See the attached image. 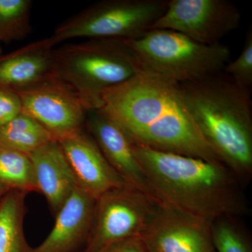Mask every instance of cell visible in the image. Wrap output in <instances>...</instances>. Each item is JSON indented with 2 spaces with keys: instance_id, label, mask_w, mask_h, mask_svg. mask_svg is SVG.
<instances>
[{
  "instance_id": "obj_7",
  "label": "cell",
  "mask_w": 252,
  "mask_h": 252,
  "mask_svg": "<svg viewBox=\"0 0 252 252\" xmlns=\"http://www.w3.org/2000/svg\"><path fill=\"white\" fill-rule=\"evenodd\" d=\"M162 204L129 186L102 194L96 199L90 235L82 252H96L118 240L141 236Z\"/></svg>"
},
{
  "instance_id": "obj_5",
  "label": "cell",
  "mask_w": 252,
  "mask_h": 252,
  "mask_svg": "<svg viewBox=\"0 0 252 252\" xmlns=\"http://www.w3.org/2000/svg\"><path fill=\"white\" fill-rule=\"evenodd\" d=\"M124 41L144 71L178 84L222 72L230 58L227 46L204 45L170 30H149L137 39Z\"/></svg>"
},
{
  "instance_id": "obj_11",
  "label": "cell",
  "mask_w": 252,
  "mask_h": 252,
  "mask_svg": "<svg viewBox=\"0 0 252 252\" xmlns=\"http://www.w3.org/2000/svg\"><path fill=\"white\" fill-rule=\"evenodd\" d=\"M84 128L127 185L160 202L133 153L132 139L117 123L99 109L90 110Z\"/></svg>"
},
{
  "instance_id": "obj_20",
  "label": "cell",
  "mask_w": 252,
  "mask_h": 252,
  "mask_svg": "<svg viewBox=\"0 0 252 252\" xmlns=\"http://www.w3.org/2000/svg\"><path fill=\"white\" fill-rule=\"evenodd\" d=\"M217 252H252L250 239L233 217H222L210 225Z\"/></svg>"
},
{
  "instance_id": "obj_2",
  "label": "cell",
  "mask_w": 252,
  "mask_h": 252,
  "mask_svg": "<svg viewBox=\"0 0 252 252\" xmlns=\"http://www.w3.org/2000/svg\"><path fill=\"white\" fill-rule=\"evenodd\" d=\"M132 150L162 203L210 224L248 213L244 187L223 164L154 150L133 140Z\"/></svg>"
},
{
  "instance_id": "obj_16",
  "label": "cell",
  "mask_w": 252,
  "mask_h": 252,
  "mask_svg": "<svg viewBox=\"0 0 252 252\" xmlns=\"http://www.w3.org/2000/svg\"><path fill=\"white\" fill-rule=\"evenodd\" d=\"M26 195L10 190L0 200V252H34L26 240L23 226Z\"/></svg>"
},
{
  "instance_id": "obj_4",
  "label": "cell",
  "mask_w": 252,
  "mask_h": 252,
  "mask_svg": "<svg viewBox=\"0 0 252 252\" xmlns=\"http://www.w3.org/2000/svg\"><path fill=\"white\" fill-rule=\"evenodd\" d=\"M58 77L75 91L90 110L102 107V94L142 72L124 40L89 39L54 49Z\"/></svg>"
},
{
  "instance_id": "obj_6",
  "label": "cell",
  "mask_w": 252,
  "mask_h": 252,
  "mask_svg": "<svg viewBox=\"0 0 252 252\" xmlns=\"http://www.w3.org/2000/svg\"><path fill=\"white\" fill-rule=\"evenodd\" d=\"M167 0H104L68 18L50 36L53 45L76 39L131 40L143 35L166 10Z\"/></svg>"
},
{
  "instance_id": "obj_9",
  "label": "cell",
  "mask_w": 252,
  "mask_h": 252,
  "mask_svg": "<svg viewBox=\"0 0 252 252\" xmlns=\"http://www.w3.org/2000/svg\"><path fill=\"white\" fill-rule=\"evenodd\" d=\"M14 91L21 100L22 112L39 122L54 140L60 142L84 130L89 109L59 77Z\"/></svg>"
},
{
  "instance_id": "obj_23",
  "label": "cell",
  "mask_w": 252,
  "mask_h": 252,
  "mask_svg": "<svg viewBox=\"0 0 252 252\" xmlns=\"http://www.w3.org/2000/svg\"><path fill=\"white\" fill-rule=\"evenodd\" d=\"M96 252H149L141 236L130 237L106 245Z\"/></svg>"
},
{
  "instance_id": "obj_1",
  "label": "cell",
  "mask_w": 252,
  "mask_h": 252,
  "mask_svg": "<svg viewBox=\"0 0 252 252\" xmlns=\"http://www.w3.org/2000/svg\"><path fill=\"white\" fill-rule=\"evenodd\" d=\"M99 110L137 143L223 164L194 122L180 84L142 71L104 91Z\"/></svg>"
},
{
  "instance_id": "obj_18",
  "label": "cell",
  "mask_w": 252,
  "mask_h": 252,
  "mask_svg": "<svg viewBox=\"0 0 252 252\" xmlns=\"http://www.w3.org/2000/svg\"><path fill=\"white\" fill-rule=\"evenodd\" d=\"M0 184L9 190L39 193L29 156L0 147Z\"/></svg>"
},
{
  "instance_id": "obj_12",
  "label": "cell",
  "mask_w": 252,
  "mask_h": 252,
  "mask_svg": "<svg viewBox=\"0 0 252 252\" xmlns=\"http://www.w3.org/2000/svg\"><path fill=\"white\" fill-rule=\"evenodd\" d=\"M59 142L78 187L94 199L112 189L128 186L109 165L85 128Z\"/></svg>"
},
{
  "instance_id": "obj_17",
  "label": "cell",
  "mask_w": 252,
  "mask_h": 252,
  "mask_svg": "<svg viewBox=\"0 0 252 252\" xmlns=\"http://www.w3.org/2000/svg\"><path fill=\"white\" fill-rule=\"evenodd\" d=\"M51 140L53 137L39 122L22 112L0 128V147L28 156Z\"/></svg>"
},
{
  "instance_id": "obj_24",
  "label": "cell",
  "mask_w": 252,
  "mask_h": 252,
  "mask_svg": "<svg viewBox=\"0 0 252 252\" xmlns=\"http://www.w3.org/2000/svg\"><path fill=\"white\" fill-rule=\"evenodd\" d=\"M9 189L7 188V187H5L4 185H1L0 184V200L2 199L3 197L6 195V193L9 191Z\"/></svg>"
},
{
  "instance_id": "obj_15",
  "label": "cell",
  "mask_w": 252,
  "mask_h": 252,
  "mask_svg": "<svg viewBox=\"0 0 252 252\" xmlns=\"http://www.w3.org/2000/svg\"><path fill=\"white\" fill-rule=\"evenodd\" d=\"M39 193L56 217L74 189L77 181L59 141L51 140L30 154Z\"/></svg>"
},
{
  "instance_id": "obj_22",
  "label": "cell",
  "mask_w": 252,
  "mask_h": 252,
  "mask_svg": "<svg viewBox=\"0 0 252 252\" xmlns=\"http://www.w3.org/2000/svg\"><path fill=\"white\" fill-rule=\"evenodd\" d=\"M22 112L18 94L11 89L0 88V128Z\"/></svg>"
},
{
  "instance_id": "obj_3",
  "label": "cell",
  "mask_w": 252,
  "mask_h": 252,
  "mask_svg": "<svg viewBox=\"0 0 252 252\" xmlns=\"http://www.w3.org/2000/svg\"><path fill=\"white\" fill-rule=\"evenodd\" d=\"M186 105L220 161L245 187L252 177L250 89L237 85L223 71L180 84Z\"/></svg>"
},
{
  "instance_id": "obj_19",
  "label": "cell",
  "mask_w": 252,
  "mask_h": 252,
  "mask_svg": "<svg viewBox=\"0 0 252 252\" xmlns=\"http://www.w3.org/2000/svg\"><path fill=\"white\" fill-rule=\"evenodd\" d=\"M31 0H0V42L26 39L32 32Z\"/></svg>"
},
{
  "instance_id": "obj_21",
  "label": "cell",
  "mask_w": 252,
  "mask_h": 252,
  "mask_svg": "<svg viewBox=\"0 0 252 252\" xmlns=\"http://www.w3.org/2000/svg\"><path fill=\"white\" fill-rule=\"evenodd\" d=\"M237 85L250 89L252 85V28L249 27L243 51L238 59L228 63L223 69Z\"/></svg>"
},
{
  "instance_id": "obj_25",
  "label": "cell",
  "mask_w": 252,
  "mask_h": 252,
  "mask_svg": "<svg viewBox=\"0 0 252 252\" xmlns=\"http://www.w3.org/2000/svg\"><path fill=\"white\" fill-rule=\"evenodd\" d=\"M3 54L2 48H1V43L0 42V56Z\"/></svg>"
},
{
  "instance_id": "obj_13",
  "label": "cell",
  "mask_w": 252,
  "mask_h": 252,
  "mask_svg": "<svg viewBox=\"0 0 252 252\" xmlns=\"http://www.w3.org/2000/svg\"><path fill=\"white\" fill-rule=\"evenodd\" d=\"M95 201L77 187L55 217L51 233L34 252H82L90 235Z\"/></svg>"
},
{
  "instance_id": "obj_8",
  "label": "cell",
  "mask_w": 252,
  "mask_h": 252,
  "mask_svg": "<svg viewBox=\"0 0 252 252\" xmlns=\"http://www.w3.org/2000/svg\"><path fill=\"white\" fill-rule=\"evenodd\" d=\"M241 13L227 0H170L150 30H170L204 44L215 45L239 28Z\"/></svg>"
},
{
  "instance_id": "obj_10",
  "label": "cell",
  "mask_w": 252,
  "mask_h": 252,
  "mask_svg": "<svg viewBox=\"0 0 252 252\" xmlns=\"http://www.w3.org/2000/svg\"><path fill=\"white\" fill-rule=\"evenodd\" d=\"M210 225L162 204L141 238L149 252H217Z\"/></svg>"
},
{
  "instance_id": "obj_14",
  "label": "cell",
  "mask_w": 252,
  "mask_h": 252,
  "mask_svg": "<svg viewBox=\"0 0 252 252\" xmlns=\"http://www.w3.org/2000/svg\"><path fill=\"white\" fill-rule=\"evenodd\" d=\"M50 37L0 56V88L23 90L58 77Z\"/></svg>"
}]
</instances>
